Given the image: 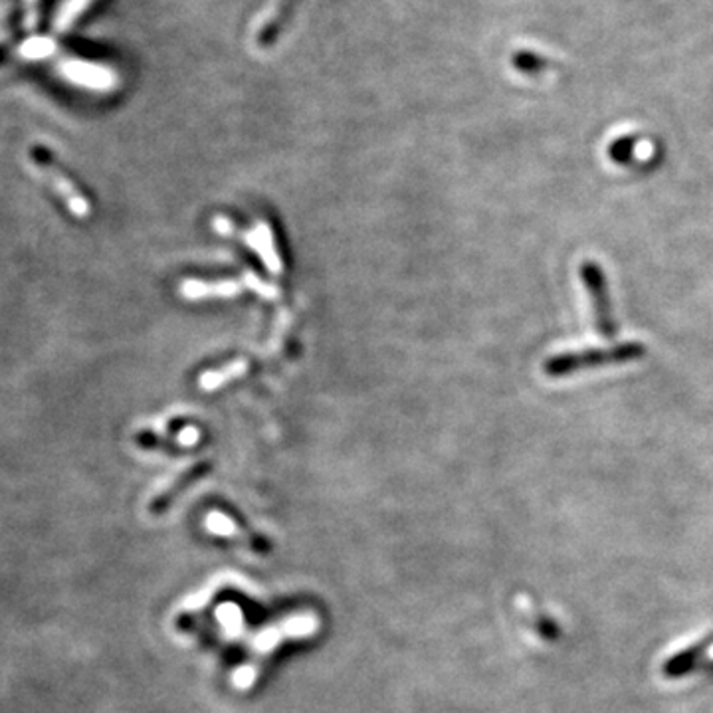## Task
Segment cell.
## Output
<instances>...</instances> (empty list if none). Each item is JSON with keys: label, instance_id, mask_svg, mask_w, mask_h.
<instances>
[{"label": "cell", "instance_id": "1", "mask_svg": "<svg viewBox=\"0 0 713 713\" xmlns=\"http://www.w3.org/2000/svg\"><path fill=\"white\" fill-rule=\"evenodd\" d=\"M646 355V347L638 341H626L614 347H593L584 351H571L561 355L549 356L545 361L544 373L551 379L574 375L581 371H591L599 366L623 365L630 361H638Z\"/></svg>", "mask_w": 713, "mask_h": 713}, {"label": "cell", "instance_id": "2", "mask_svg": "<svg viewBox=\"0 0 713 713\" xmlns=\"http://www.w3.org/2000/svg\"><path fill=\"white\" fill-rule=\"evenodd\" d=\"M579 274L583 279L584 289L589 292L591 301H593L594 326H596L599 336L613 341L618 337V326L614 321L613 304H611V294H608V284H606L603 267L593 260H584Z\"/></svg>", "mask_w": 713, "mask_h": 713}, {"label": "cell", "instance_id": "3", "mask_svg": "<svg viewBox=\"0 0 713 713\" xmlns=\"http://www.w3.org/2000/svg\"><path fill=\"white\" fill-rule=\"evenodd\" d=\"M30 161L36 165V167L44 173V177L48 178L52 183L54 190L58 193L59 197L66 200L69 210L76 215V217H88L89 212V202L88 198L81 195L74 180L68 177V173L62 168L59 165L58 158L56 155L50 151L48 147L44 145H32L29 149Z\"/></svg>", "mask_w": 713, "mask_h": 713}, {"label": "cell", "instance_id": "4", "mask_svg": "<svg viewBox=\"0 0 713 713\" xmlns=\"http://www.w3.org/2000/svg\"><path fill=\"white\" fill-rule=\"evenodd\" d=\"M301 4L304 0H277L276 7L270 10L266 19L257 24L256 36H254L257 48H272L277 40L282 39V34L289 29Z\"/></svg>", "mask_w": 713, "mask_h": 713}, {"label": "cell", "instance_id": "5", "mask_svg": "<svg viewBox=\"0 0 713 713\" xmlns=\"http://www.w3.org/2000/svg\"><path fill=\"white\" fill-rule=\"evenodd\" d=\"M210 468L212 465L208 464V462H197V464L188 465L187 470H183L163 492H158L153 497V502L149 504V512L153 515L167 514L171 505L175 504L178 497L185 494L190 485L200 482L210 472Z\"/></svg>", "mask_w": 713, "mask_h": 713}, {"label": "cell", "instance_id": "6", "mask_svg": "<svg viewBox=\"0 0 713 713\" xmlns=\"http://www.w3.org/2000/svg\"><path fill=\"white\" fill-rule=\"evenodd\" d=\"M244 240H246L248 246L256 250L257 256L264 262V266L267 267L270 274H274V276L282 274L284 264H282V257L277 252L276 238H274V232H272V228L267 222L260 220L256 227L248 232Z\"/></svg>", "mask_w": 713, "mask_h": 713}, {"label": "cell", "instance_id": "7", "mask_svg": "<svg viewBox=\"0 0 713 713\" xmlns=\"http://www.w3.org/2000/svg\"><path fill=\"white\" fill-rule=\"evenodd\" d=\"M244 284L238 279H218V282H202V279H185L180 284V296L190 301L205 299V297H234L242 292Z\"/></svg>", "mask_w": 713, "mask_h": 713}, {"label": "cell", "instance_id": "8", "mask_svg": "<svg viewBox=\"0 0 713 713\" xmlns=\"http://www.w3.org/2000/svg\"><path fill=\"white\" fill-rule=\"evenodd\" d=\"M248 366H250V363H248L246 359H234L227 365L200 373L198 386H200V391H207V393L217 391L220 386L228 385L230 381H237L240 376L246 375Z\"/></svg>", "mask_w": 713, "mask_h": 713}, {"label": "cell", "instance_id": "9", "mask_svg": "<svg viewBox=\"0 0 713 713\" xmlns=\"http://www.w3.org/2000/svg\"><path fill=\"white\" fill-rule=\"evenodd\" d=\"M96 0H68L62 9L58 10L56 14V20H54V29L56 32H66V30L76 22V20L86 12V10L94 4Z\"/></svg>", "mask_w": 713, "mask_h": 713}, {"label": "cell", "instance_id": "10", "mask_svg": "<svg viewBox=\"0 0 713 713\" xmlns=\"http://www.w3.org/2000/svg\"><path fill=\"white\" fill-rule=\"evenodd\" d=\"M514 66L515 69L522 72V74H527V76H537V74H541V72L549 68V62H547L544 56L535 54V52L522 50V52H517L514 56Z\"/></svg>", "mask_w": 713, "mask_h": 713}, {"label": "cell", "instance_id": "11", "mask_svg": "<svg viewBox=\"0 0 713 713\" xmlns=\"http://www.w3.org/2000/svg\"><path fill=\"white\" fill-rule=\"evenodd\" d=\"M634 151H636V138L634 135L616 139L608 149L611 158L618 165H630L634 161Z\"/></svg>", "mask_w": 713, "mask_h": 713}, {"label": "cell", "instance_id": "12", "mask_svg": "<svg viewBox=\"0 0 713 713\" xmlns=\"http://www.w3.org/2000/svg\"><path fill=\"white\" fill-rule=\"evenodd\" d=\"M242 284H244V286L246 287H250V289H254L257 296L266 297V299H276V297L279 296V292H277L276 286L267 284V282H264V279H260V277H257L254 272H246V274H244V282H242Z\"/></svg>", "mask_w": 713, "mask_h": 713}]
</instances>
